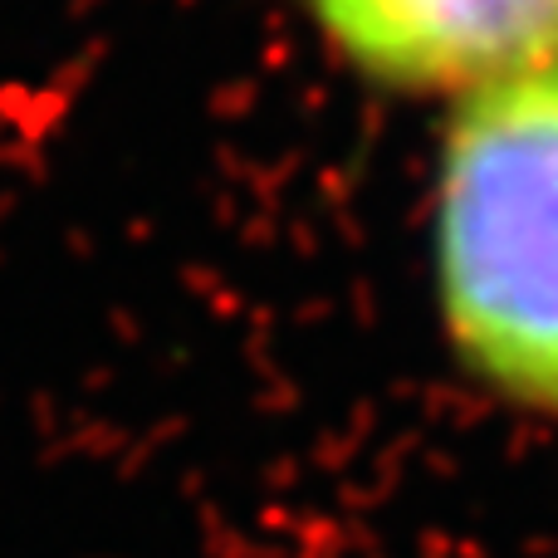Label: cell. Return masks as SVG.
<instances>
[{"label":"cell","instance_id":"1","mask_svg":"<svg viewBox=\"0 0 558 558\" xmlns=\"http://www.w3.org/2000/svg\"><path fill=\"white\" fill-rule=\"evenodd\" d=\"M436 265L465 363L558 412V64L465 94L446 133Z\"/></svg>","mask_w":558,"mask_h":558},{"label":"cell","instance_id":"2","mask_svg":"<svg viewBox=\"0 0 558 558\" xmlns=\"http://www.w3.org/2000/svg\"><path fill=\"white\" fill-rule=\"evenodd\" d=\"M328 45L397 88H475L558 64V0H304Z\"/></svg>","mask_w":558,"mask_h":558}]
</instances>
